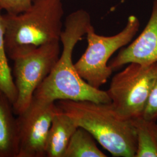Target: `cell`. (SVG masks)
<instances>
[{
	"instance_id": "cell-1",
	"label": "cell",
	"mask_w": 157,
	"mask_h": 157,
	"mask_svg": "<svg viewBox=\"0 0 157 157\" xmlns=\"http://www.w3.org/2000/svg\"><path fill=\"white\" fill-rule=\"evenodd\" d=\"M91 26L90 14L84 10L67 17L60 37L62 52L50 73L36 90L33 98L45 102L68 100L111 102L107 91L91 86L79 76L72 61L75 46Z\"/></svg>"
},
{
	"instance_id": "cell-2",
	"label": "cell",
	"mask_w": 157,
	"mask_h": 157,
	"mask_svg": "<svg viewBox=\"0 0 157 157\" xmlns=\"http://www.w3.org/2000/svg\"><path fill=\"white\" fill-rule=\"evenodd\" d=\"M56 104L113 157L136 156L137 137L133 121L119 118L111 103L67 100L57 101Z\"/></svg>"
},
{
	"instance_id": "cell-3",
	"label": "cell",
	"mask_w": 157,
	"mask_h": 157,
	"mask_svg": "<svg viewBox=\"0 0 157 157\" xmlns=\"http://www.w3.org/2000/svg\"><path fill=\"white\" fill-rule=\"evenodd\" d=\"M63 14L62 0H32L26 11L3 15L8 58L22 51L60 41Z\"/></svg>"
},
{
	"instance_id": "cell-4",
	"label": "cell",
	"mask_w": 157,
	"mask_h": 157,
	"mask_svg": "<svg viewBox=\"0 0 157 157\" xmlns=\"http://www.w3.org/2000/svg\"><path fill=\"white\" fill-rule=\"evenodd\" d=\"M140 25L137 17L130 15L122 30L111 36L97 34L92 26L86 34V50L75 63L79 76L96 89L105 84L113 72L108 64L109 59L117 51L131 42Z\"/></svg>"
},
{
	"instance_id": "cell-5",
	"label": "cell",
	"mask_w": 157,
	"mask_h": 157,
	"mask_svg": "<svg viewBox=\"0 0 157 157\" xmlns=\"http://www.w3.org/2000/svg\"><path fill=\"white\" fill-rule=\"evenodd\" d=\"M157 78V62L130 63L112 78L107 94L119 118L134 120L143 116Z\"/></svg>"
},
{
	"instance_id": "cell-6",
	"label": "cell",
	"mask_w": 157,
	"mask_h": 157,
	"mask_svg": "<svg viewBox=\"0 0 157 157\" xmlns=\"http://www.w3.org/2000/svg\"><path fill=\"white\" fill-rule=\"evenodd\" d=\"M59 42L22 51L11 58L14 63L12 75L17 91V100L13 104L16 115L28 108L36 90L56 65L61 54Z\"/></svg>"
},
{
	"instance_id": "cell-7",
	"label": "cell",
	"mask_w": 157,
	"mask_h": 157,
	"mask_svg": "<svg viewBox=\"0 0 157 157\" xmlns=\"http://www.w3.org/2000/svg\"><path fill=\"white\" fill-rule=\"evenodd\" d=\"M56 102L33 98L28 108L17 115V157H44L52 120L57 111Z\"/></svg>"
},
{
	"instance_id": "cell-8",
	"label": "cell",
	"mask_w": 157,
	"mask_h": 157,
	"mask_svg": "<svg viewBox=\"0 0 157 157\" xmlns=\"http://www.w3.org/2000/svg\"><path fill=\"white\" fill-rule=\"evenodd\" d=\"M157 62V0H154L151 15L140 34L119 52L108 65L113 71L124 65L137 63L149 65Z\"/></svg>"
},
{
	"instance_id": "cell-9",
	"label": "cell",
	"mask_w": 157,
	"mask_h": 157,
	"mask_svg": "<svg viewBox=\"0 0 157 157\" xmlns=\"http://www.w3.org/2000/svg\"><path fill=\"white\" fill-rule=\"evenodd\" d=\"M78 128L73 120L58 107L47 137L46 157H63L69 142Z\"/></svg>"
},
{
	"instance_id": "cell-10",
	"label": "cell",
	"mask_w": 157,
	"mask_h": 157,
	"mask_svg": "<svg viewBox=\"0 0 157 157\" xmlns=\"http://www.w3.org/2000/svg\"><path fill=\"white\" fill-rule=\"evenodd\" d=\"M13 104L0 90V157H17L18 134Z\"/></svg>"
},
{
	"instance_id": "cell-11",
	"label": "cell",
	"mask_w": 157,
	"mask_h": 157,
	"mask_svg": "<svg viewBox=\"0 0 157 157\" xmlns=\"http://www.w3.org/2000/svg\"><path fill=\"white\" fill-rule=\"evenodd\" d=\"M98 148L94 137L86 129L78 127L66 149L63 157H107Z\"/></svg>"
},
{
	"instance_id": "cell-12",
	"label": "cell",
	"mask_w": 157,
	"mask_h": 157,
	"mask_svg": "<svg viewBox=\"0 0 157 157\" xmlns=\"http://www.w3.org/2000/svg\"><path fill=\"white\" fill-rule=\"evenodd\" d=\"M0 8V90L13 104L17 98V91L5 44L6 24Z\"/></svg>"
},
{
	"instance_id": "cell-13",
	"label": "cell",
	"mask_w": 157,
	"mask_h": 157,
	"mask_svg": "<svg viewBox=\"0 0 157 157\" xmlns=\"http://www.w3.org/2000/svg\"><path fill=\"white\" fill-rule=\"evenodd\" d=\"M137 137V151L135 157H157V139L154 124L143 118L133 120Z\"/></svg>"
},
{
	"instance_id": "cell-14",
	"label": "cell",
	"mask_w": 157,
	"mask_h": 157,
	"mask_svg": "<svg viewBox=\"0 0 157 157\" xmlns=\"http://www.w3.org/2000/svg\"><path fill=\"white\" fill-rule=\"evenodd\" d=\"M32 4V0H0V8L9 14H19L26 11Z\"/></svg>"
},
{
	"instance_id": "cell-15",
	"label": "cell",
	"mask_w": 157,
	"mask_h": 157,
	"mask_svg": "<svg viewBox=\"0 0 157 157\" xmlns=\"http://www.w3.org/2000/svg\"><path fill=\"white\" fill-rule=\"evenodd\" d=\"M141 118L147 121L156 122L157 120V78L152 87Z\"/></svg>"
},
{
	"instance_id": "cell-16",
	"label": "cell",
	"mask_w": 157,
	"mask_h": 157,
	"mask_svg": "<svg viewBox=\"0 0 157 157\" xmlns=\"http://www.w3.org/2000/svg\"><path fill=\"white\" fill-rule=\"evenodd\" d=\"M154 132H155V134L157 139V124L156 123L154 124Z\"/></svg>"
}]
</instances>
